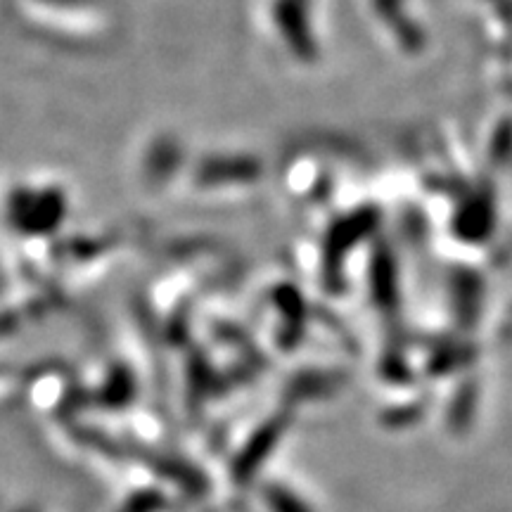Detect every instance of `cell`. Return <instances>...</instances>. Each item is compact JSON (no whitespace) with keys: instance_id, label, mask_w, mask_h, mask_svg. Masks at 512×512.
Segmentation results:
<instances>
[{"instance_id":"obj_1","label":"cell","mask_w":512,"mask_h":512,"mask_svg":"<svg viewBox=\"0 0 512 512\" xmlns=\"http://www.w3.org/2000/svg\"><path fill=\"white\" fill-rule=\"evenodd\" d=\"M252 17L261 43L294 72L323 64L320 0H254Z\"/></svg>"},{"instance_id":"obj_2","label":"cell","mask_w":512,"mask_h":512,"mask_svg":"<svg viewBox=\"0 0 512 512\" xmlns=\"http://www.w3.org/2000/svg\"><path fill=\"white\" fill-rule=\"evenodd\" d=\"M266 181V164L252 150H211L192 157L178 188L207 202L242 200Z\"/></svg>"},{"instance_id":"obj_3","label":"cell","mask_w":512,"mask_h":512,"mask_svg":"<svg viewBox=\"0 0 512 512\" xmlns=\"http://www.w3.org/2000/svg\"><path fill=\"white\" fill-rule=\"evenodd\" d=\"M67 190L55 181H29L12 188L8 219L24 238H48L67 216Z\"/></svg>"},{"instance_id":"obj_4","label":"cell","mask_w":512,"mask_h":512,"mask_svg":"<svg viewBox=\"0 0 512 512\" xmlns=\"http://www.w3.org/2000/svg\"><path fill=\"white\" fill-rule=\"evenodd\" d=\"M192 159V152L176 131H155L138 147L136 183L145 195H169L178 188Z\"/></svg>"}]
</instances>
